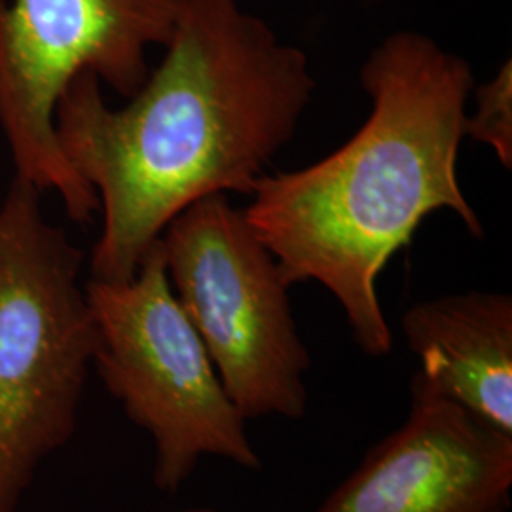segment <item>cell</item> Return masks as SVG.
Segmentation results:
<instances>
[{
  "instance_id": "obj_6",
  "label": "cell",
  "mask_w": 512,
  "mask_h": 512,
  "mask_svg": "<svg viewBox=\"0 0 512 512\" xmlns=\"http://www.w3.org/2000/svg\"><path fill=\"white\" fill-rule=\"evenodd\" d=\"M173 293L247 421L308 412L311 357L274 255L228 194L186 207L162 238Z\"/></svg>"
},
{
  "instance_id": "obj_10",
  "label": "cell",
  "mask_w": 512,
  "mask_h": 512,
  "mask_svg": "<svg viewBox=\"0 0 512 512\" xmlns=\"http://www.w3.org/2000/svg\"><path fill=\"white\" fill-rule=\"evenodd\" d=\"M179 512H219V511H209V509H192V511H179Z\"/></svg>"
},
{
  "instance_id": "obj_1",
  "label": "cell",
  "mask_w": 512,
  "mask_h": 512,
  "mask_svg": "<svg viewBox=\"0 0 512 512\" xmlns=\"http://www.w3.org/2000/svg\"><path fill=\"white\" fill-rule=\"evenodd\" d=\"M158 69L122 109L82 73L55 109V139L103 213L95 281L137 274L169 222L213 194H253L315 92L310 57L239 0H181Z\"/></svg>"
},
{
  "instance_id": "obj_11",
  "label": "cell",
  "mask_w": 512,
  "mask_h": 512,
  "mask_svg": "<svg viewBox=\"0 0 512 512\" xmlns=\"http://www.w3.org/2000/svg\"><path fill=\"white\" fill-rule=\"evenodd\" d=\"M0 200H2V192H0Z\"/></svg>"
},
{
  "instance_id": "obj_8",
  "label": "cell",
  "mask_w": 512,
  "mask_h": 512,
  "mask_svg": "<svg viewBox=\"0 0 512 512\" xmlns=\"http://www.w3.org/2000/svg\"><path fill=\"white\" fill-rule=\"evenodd\" d=\"M414 374L439 395L512 435V296L446 294L404 313Z\"/></svg>"
},
{
  "instance_id": "obj_7",
  "label": "cell",
  "mask_w": 512,
  "mask_h": 512,
  "mask_svg": "<svg viewBox=\"0 0 512 512\" xmlns=\"http://www.w3.org/2000/svg\"><path fill=\"white\" fill-rule=\"evenodd\" d=\"M512 435L416 374L403 425L315 512H509Z\"/></svg>"
},
{
  "instance_id": "obj_2",
  "label": "cell",
  "mask_w": 512,
  "mask_h": 512,
  "mask_svg": "<svg viewBox=\"0 0 512 512\" xmlns=\"http://www.w3.org/2000/svg\"><path fill=\"white\" fill-rule=\"evenodd\" d=\"M361 84L372 110L348 143L304 169L264 175L243 211L285 283L329 289L353 342L385 357L393 334L376 281L391 256L440 209L484 236L458 181L475 76L433 38L399 31L370 52Z\"/></svg>"
},
{
  "instance_id": "obj_9",
  "label": "cell",
  "mask_w": 512,
  "mask_h": 512,
  "mask_svg": "<svg viewBox=\"0 0 512 512\" xmlns=\"http://www.w3.org/2000/svg\"><path fill=\"white\" fill-rule=\"evenodd\" d=\"M475 112L467 114L465 137L495 150L503 167H512V63L507 59L492 80L478 86Z\"/></svg>"
},
{
  "instance_id": "obj_5",
  "label": "cell",
  "mask_w": 512,
  "mask_h": 512,
  "mask_svg": "<svg viewBox=\"0 0 512 512\" xmlns=\"http://www.w3.org/2000/svg\"><path fill=\"white\" fill-rule=\"evenodd\" d=\"M181 0H0V129L14 175L55 192L88 224L99 198L67 164L55 109L82 73L129 99L147 82L150 48L173 35Z\"/></svg>"
},
{
  "instance_id": "obj_3",
  "label": "cell",
  "mask_w": 512,
  "mask_h": 512,
  "mask_svg": "<svg viewBox=\"0 0 512 512\" xmlns=\"http://www.w3.org/2000/svg\"><path fill=\"white\" fill-rule=\"evenodd\" d=\"M16 177L0 200V512L73 439L97 349L84 253Z\"/></svg>"
},
{
  "instance_id": "obj_4",
  "label": "cell",
  "mask_w": 512,
  "mask_h": 512,
  "mask_svg": "<svg viewBox=\"0 0 512 512\" xmlns=\"http://www.w3.org/2000/svg\"><path fill=\"white\" fill-rule=\"evenodd\" d=\"M84 287L97 327L93 366L152 439L154 486L175 494L205 456L260 471L247 420L173 293L160 241L129 281Z\"/></svg>"
}]
</instances>
